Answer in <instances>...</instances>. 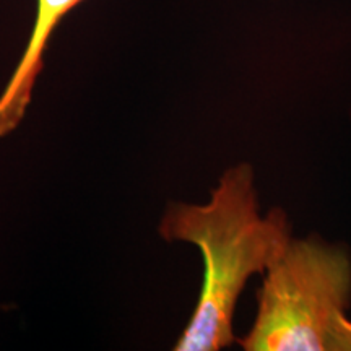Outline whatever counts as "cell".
<instances>
[{"label": "cell", "instance_id": "obj_3", "mask_svg": "<svg viewBox=\"0 0 351 351\" xmlns=\"http://www.w3.org/2000/svg\"><path fill=\"white\" fill-rule=\"evenodd\" d=\"M85 0H38L36 19L26 49L0 93V138L21 124L32 103L33 88L43 70L44 51L57 25Z\"/></svg>", "mask_w": 351, "mask_h": 351}, {"label": "cell", "instance_id": "obj_1", "mask_svg": "<svg viewBox=\"0 0 351 351\" xmlns=\"http://www.w3.org/2000/svg\"><path fill=\"white\" fill-rule=\"evenodd\" d=\"M158 232L168 243H191L204 258L199 301L174 351H218L236 341V306L254 275L282 256L291 234L288 213L258 208L256 174L238 163L219 176L207 204L169 202Z\"/></svg>", "mask_w": 351, "mask_h": 351}, {"label": "cell", "instance_id": "obj_2", "mask_svg": "<svg viewBox=\"0 0 351 351\" xmlns=\"http://www.w3.org/2000/svg\"><path fill=\"white\" fill-rule=\"evenodd\" d=\"M351 254L319 236L291 238L263 274L245 351H351Z\"/></svg>", "mask_w": 351, "mask_h": 351}]
</instances>
